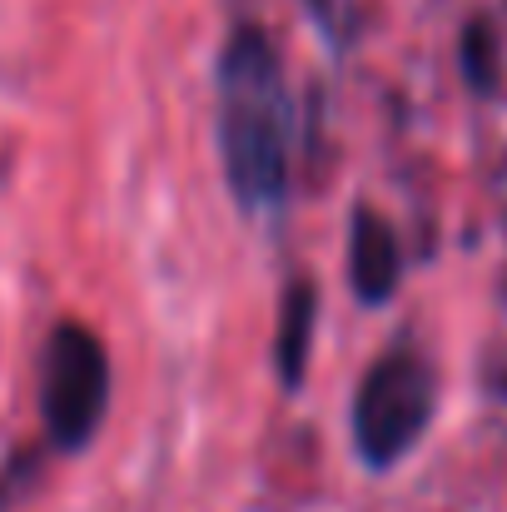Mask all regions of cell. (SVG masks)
I'll use <instances>...</instances> for the list:
<instances>
[{
    "label": "cell",
    "mask_w": 507,
    "mask_h": 512,
    "mask_svg": "<svg viewBox=\"0 0 507 512\" xmlns=\"http://www.w3.org/2000/svg\"><path fill=\"white\" fill-rule=\"evenodd\" d=\"M219 160L244 214H264L289 189V90L279 50L259 25H239L219 55Z\"/></svg>",
    "instance_id": "obj_1"
},
{
    "label": "cell",
    "mask_w": 507,
    "mask_h": 512,
    "mask_svg": "<svg viewBox=\"0 0 507 512\" xmlns=\"http://www.w3.org/2000/svg\"><path fill=\"white\" fill-rule=\"evenodd\" d=\"M433 408H438L433 363L413 343L388 348L353 393V448H358V458L373 473L398 468L418 448V438L428 433Z\"/></svg>",
    "instance_id": "obj_2"
},
{
    "label": "cell",
    "mask_w": 507,
    "mask_h": 512,
    "mask_svg": "<svg viewBox=\"0 0 507 512\" xmlns=\"http://www.w3.org/2000/svg\"><path fill=\"white\" fill-rule=\"evenodd\" d=\"M110 408V353L85 324H55L40 353V413L55 448L75 453L95 438Z\"/></svg>",
    "instance_id": "obj_3"
},
{
    "label": "cell",
    "mask_w": 507,
    "mask_h": 512,
    "mask_svg": "<svg viewBox=\"0 0 507 512\" xmlns=\"http://www.w3.org/2000/svg\"><path fill=\"white\" fill-rule=\"evenodd\" d=\"M403 274V254H398V234L383 214L373 209H353L348 224V284L363 304H388Z\"/></svg>",
    "instance_id": "obj_4"
},
{
    "label": "cell",
    "mask_w": 507,
    "mask_h": 512,
    "mask_svg": "<svg viewBox=\"0 0 507 512\" xmlns=\"http://www.w3.org/2000/svg\"><path fill=\"white\" fill-rule=\"evenodd\" d=\"M314 324H319V294H314L309 279H294L289 294H284V309H279V348H274V363H279L284 388H299L304 383Z\"/></svg>",
    "instance_id": "obj_5"
},
{
    "label": "cell",
    "mask_w": 507,
    "mask_h": 512,
    "mask_svg": "<svg viewBox=\"0 0 507 512\" xmlns=\"http://www.w3.org/2000/svg\"><path fill=\"white\" fill-rule=\"evenodd\" d=\"M463 80L478 90V95H493L503 85V40H498V25L488 15H473L463 25Z\"/></svg>",
    "instance_id": "obj_6"
},
{
    "label": "cell",
    "mask_w": 507,
    "mask_h": 512,
    "mask_svg": "<svg viewBox=\"0 0 507 512\" xmlns=\"http://www.w3.org/2000/svg\"><path fill=\"white\" fill-rule=\"evenodd\" d=\"M493 388H498V398H507V368L498 373V378H493Z\"/></svg>",
    "instance_id": "obj_7"
},
{
    "label": "cell",
    "mask_w": 507,
    "mask_h": 512,
    "mask_svg": "<svg viewBox=\"0 0 507 512\" xmlns=\"http://www.w3.org/2000/svg\"><path fill=\"white\" fill-rule=\"evenodd\" d=\"M503 299H507V284H503Z\"/></svg>",
    "instance_id": "obj_8"
}]
</instances>
